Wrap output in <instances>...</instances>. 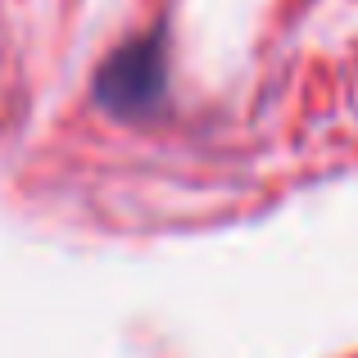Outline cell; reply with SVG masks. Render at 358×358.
I'll list each match as a JSON object with an SVG mask.
<instances>
[{
	"label": "cell",
	"mask_w": 358,
	"mask_h": 358,
	"mask_svg": "<svg viewBox=\"0 0 358 358\" xmlns=\"http://www.w3.org/2000/svg\"><path fill=\"white\" fill-rule=\"evenodd\" d=\"M159 87H164V59H159L155 41H131L127 50H118L114 59L100 69V100L118 114H136V109L155 105Z\"/></svg>",
	"instance_id": "obj_1"
}]
</instances>
